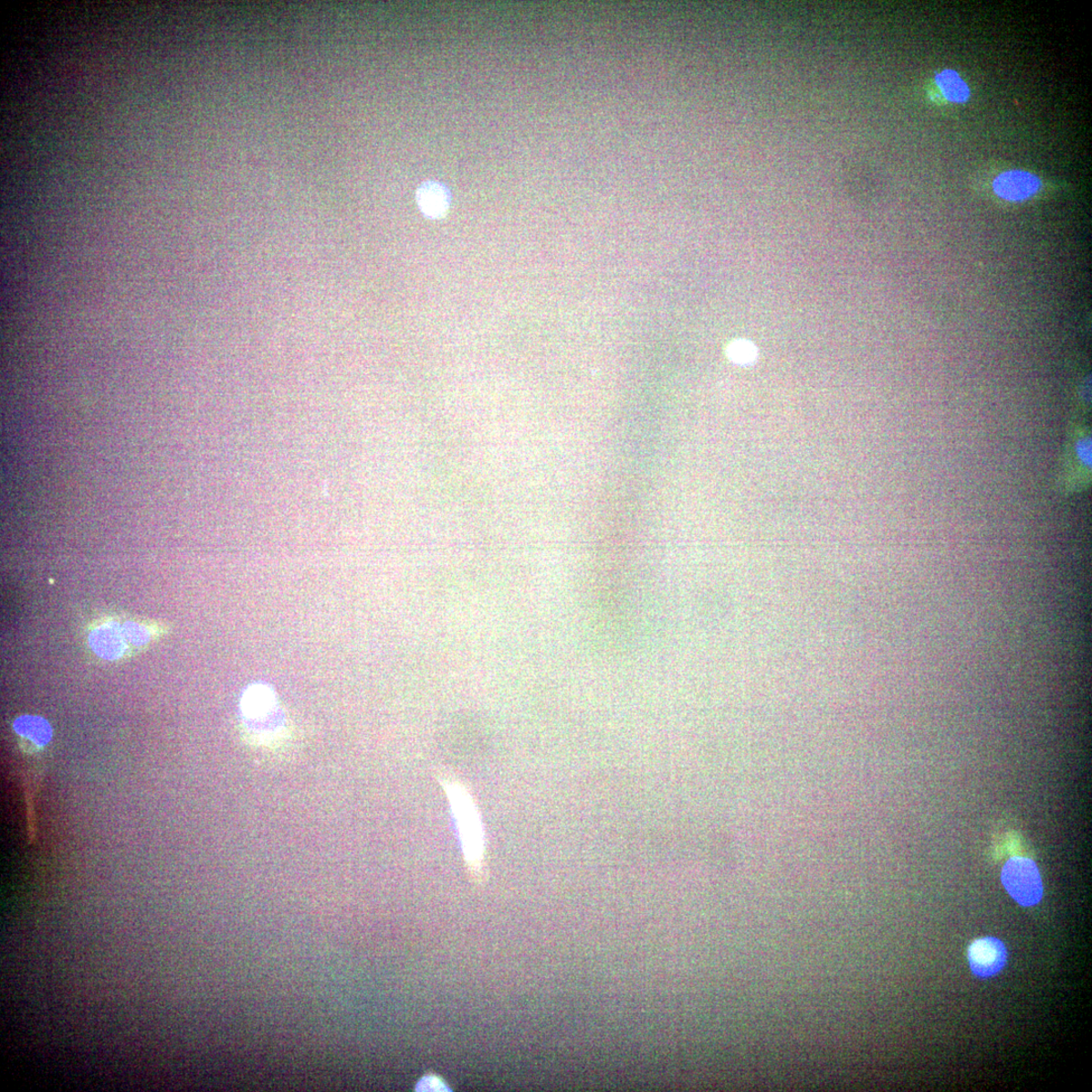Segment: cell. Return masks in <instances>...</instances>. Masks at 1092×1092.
<instances>
[{
  "mask_svg": "<svg viewBox=\"0 0 1092 1092\" xmlns=\"http://www.w3.org/2000/svg\"><path fill=\"white\" fill-rule=\"evenodd\" d=\"M437 779L449 800L470 877L477 883H484L487 877L486 834L472 791L463 781L447 772L440 771Z\"/></svg>",
  "mask_w": 1092,
  "mask_h": 1092,
  "instance_id": "6da1fadb",
  "label": "cell"
},
{
  "mask_svg": "<svg viewBox=\"0 0 1092 1092\" xmlns=\"http://www.w3.org/2000/svg\"><path fill=\"white\" fill-rule=\"evenodd\" d=\"M1002 882L1019 905H1038L1043 897V883L1037 865L1027 858H1013L1004 865Z\"/></svg>",
  "mask_w": 1092,
  "mask_h": 1092,
  "instance_id": "7a4b0ae2",
  "label": "cell"
},
{
  "mask_svg": "<svg viewBox=\"0 0 1092 1092\" xmlns=\"http://www.w3.org/2000/svg\"><path fill=\"white\" fill-rule=\"evenodd\" d=\"M1007 950L999 939L975 940L968 948V961L974 975L988 978L1000 973L1006 964Z\"/></svg>",
  "mask_w": 1092,
  "mask_h": 1092,
  "instance_id": "3957f363",
  "label": "cell"
},
{
  "mask_svg": "<svg viewBox=\"0 0 1092 1092\" xmlns=\"http://www.w3.org/2000/svg\"><path fill=\"white\" fill-rule=\"evenodd\" d=\"M89 642L92 651L108 661L121 660L130 652L121 624L117 621H109L92 629Z\"/></svg>",
  "mask_w": 1092,
  "mask_h": 1092,
  "instance_id": "277c9868",
  "label": "cell"
},
{
  "mask_svg": "<svg viewBox=\"0 0 1092 1092\" xmlns=\"http://www.w3.org/2000/svg\"><path fill=\"white\" fill-rule=\"evenodd\" d=\"M1042 183L1038 176L1023 171H1011L995 178L994 193L1009 202H1023L1037 194Z\"/></svg>",
  "mask_w": 1092,
  "mask_h": 1092,
  "instance_id": "5b68a950",
  "label": "cell"
},
{
  "mask_svg": "<svg viewBox=\"0 0 1092 1092\" xmlns=\"http://www.w3.org/2000/svg\"><path fill=\"white\" fill-rule=\"evenodd\" d=\"M416 200L421 213L426 218L439 220L445 218L449 211L451 193L446 184L428 181L419 186Z\"/></svg>",
  "mask_w": 1092,
  "mask_h": 1092,
  "instance_id": "8992f818",
  "label": "cell"
},
{
  "mask_svg": "<svg viewBox=\"0 0 1092 1092\" xmlns=\"http://www.w3.org/2000/svg\"><path fill=\"white\" fill-rule=\"evenodd\" d=\"M277 698L269 687L256 684L244 692L241 699L243 717L248 720L266 718L275 709Z\"/></svg>",
  "mask_w": 1092,
  "mask_h": 1092,
  "instance_id": "52a82bcc",
  "label": "cell"
},
{
  "mask_svg": "<svg viewBox=\"0 0 1092 1092\" xmlns=\"http://www.w3.org/2000/svg\"><path fill=\"white\" fill-rule=\"evenodd\" d=\"M14 728L18 736L30 740L37 747H45L52 739L50 724L39 717L24 715L15 721Z\"/></svg>",
  "mask_w": 1092,
  "mask_h": 1092,
  "instance_id": "ba28073f",
  "label": "cell"
},
{
  "mask_svg": "<svg viewBox=\"0 0 1092 1092\" xmlns=\"http://www.w3.org/2000/svg\"><path fill=\"white\" fill-rule=\"evenodd\" d=\"M936 81L945 98L954 103H964L971 98L967 83L954 70H944L937 74Z\"/></svg>",
  "mask_w": 1092,
  "mask_h": 1092,
  "instance_id": "9c48e42d",
  "label": "cell"
},
{
  "mask_svg": "<svg viewBox=\"0 0 1092 1092\" xmlns=\"http://www.w3.org/2000/svg\"><path fill=\"white\" fill-rule=\"evenodd\" d=\"M121 629L130 647L134 648L147 646L152 643L156 632L152 626L137 621H125L121 624Z\"/></svg>",
  "mask_w": 1092,
  "mask_h": 1092,
  "instance_id": "30bf717a",
  "label": "cell"
},
{
  "mask_svg": "<svg viewBox=\"0 0 1092 1092\" xmlns=\"http://www.w3.org/2000/svg\"><path fill=\"white\" fill-rule=\"evenodd\" d=\"M727 355L731 362L741 366H749L757 362L758 348L754 343L745 341V339H737V341H733L728 346Z\"/></svg>",
  "mask_w": 1092,
  "mask_h": 1092,
  "instance_id": "8fae6325",
  "label": "cell"
},
{
  "mask_svg": "<svg viewBox=\"0 0 1092 1092\" xmlns=\"http://www.w3.org/2000/svg\"><path fill=\"white\" fill-rule=\"evenodd\" d=\"M417 1091H450L445 1081L436 1076L423 1077L416 1087Z\"/></svg>",
  "mask_w": 1092,
  "mask_h": 1092,
  "instance_id": "7c38bea8",
  "label": "cell"
}]
</instances>
